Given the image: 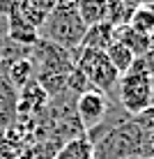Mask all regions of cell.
<instances>
[{
	"label": "cell",
	"instance_id": "10",
	"mask_svg": "<svg viewBox=\"0 0 154 159\" xmlns=\"http://www.w3.org/2000/svg\"><path fill=\"white\" fill-rule=\"evenodd\" d=\"M113 42H120L122 46H126V48H129V51L134 53L136 58H140V56H145V53L150 51L152 37L140 35V32H138V30H134L129 23H124V25H117V28H115Z\"/></svg>",
	"mask_w": 154,
	"mask_h": 159
},
{
	"label": "cell",
	"instance_id": "27",
	"mask_svg": "<svg viewBox=\"0 0 154 159\" xmlns=\"http://www.w3.org/2000/svg\"><path fill=\"white\" fill-rule=\"evenodd\" d=\"M147 5H150V9H152V12H154V2H147Z\"/></svg>",
	"mask_w": 154,
	"mask_h": 159
},
{
	"label": "cell",
	"instance_id": "18",
	"mask_svg": "<svg viewBox=\"0 0 154 159\" xmlns=\"http://www.w3.org/2000/svg\"><path fill=\"white\" fill-rule=\"evenodd\" d=\"M134 7H136V5L120 2V0H108V5H106V21H108L111 25H115V28H117V25L129 23Z\"/></svg>",
	"mask_w": 154,
	"mask_h": 159
},
{
	"label": "cell",
	"instance_id": "3",
	"mask_svg": "<svg viewBox=\"0 0 154 159\" xmlns=\"http://www.w3.org/2000/svg\"><path fill=\"white\" fill-rule=\"evenodd\" d=\"M76 69H81L83 76L87 79L90 88L111 95L117 88L120 74L115 72V67L108 62L103 51H90V48H76Z\"/></svg>",
	"mask_w": 154,
	"mask_h": 159
},
{
	"label": "cell",
	"instance_id": "22",
	"mask_svg": "<svg viewBox=\"0 0 154 159\" xmlns=\"http://www.w3.org/2000/svg\"><path fill=\"white\" fill-rule=\"evenodd\" d=\"M7 37V16L0 14V39H5Z\"/></svg>",
	"mask_w": 154,
	"mask_h": 159
},
{
	"label": "cell",
	"instance_id": "15",
	"mask_svg": "<svg viewBox=\"0 0 154 159\" xmlns=\"http://www.w3.org/2000/svg\"><path fill=\"white\" fill-rule=\"evenodd\" d=\"M106 5L108 0H78L76 2V12L85 25H95L106 21Z\"/></svg>",
	"mask_w": 154,
	"mask_h": 159
},
{
	"label": "cell",
	"instance_id": "7",
	"mask_svg": "<svg viewBox=\"0 0 154 159\" xmlns=\"http://www.w3.org/2000/svg\"><path fill=\"white\" fill-rule=\"evenodd\" d=\"M48 95L44 92V88L37 83V79H32L30 83H25L19 90V102H16V111L21 113H39L46 108Z\"/></svg>",
	"mask_w": 154,
	"mask_h": 159
},
{
	"label": "cell",
	"instance_id": "30",
	"mask_svg": "<svg viewBox=\"0 0 154 159\" xmlns=\"http://www.w3.org/2000/svg\"><path fill=\"white\" fill-rule=\"evenodd\" d=\"M150 159H154V157H150Z\"/></svg>",
	"mask_w": 154,
	"mask_h": 159
},
{
	"label": "cell",
	"instance_id": "14",
	"mask_svg": "<svg viewBox=\"0 0 154 159\" xmlns=\"http://www.w3.org/2000/svg\"><path fill=\"white\" fill-rule=\"evenodd\" d=\"M55 159H95V148L85 136H74L58 150Z\"/></svg>",
	"mask_w": 154,
	"mask_h": 159
},
{
	"label": "cell",
	"instance_id": "16",
	"mask_svg": "<svg viewBox=\"0 0 154 159\" xmlns=\"http://www.w3.org/2000/svg\"><path fill=\"white\" fill-rule=\"evenodd\" d=\"M103 53H106L108 62H111L113 67H115V72H117L120 76L129 72V67L134 65V60H136V56H134V53H131L126 46H122L120 42H113V44H111V46H108Z\"/></svg>",
	"mask_w": 154,
	"mask_h": 159
},
{
	"label": "cell",
	"instance_id": "4",
	"mask_svg": "<svg viewBox=\"0 0 154 159\" xmlns=\"http://www.w3.org/2000/svg\"><path fill=\"white\" fill-rule=\"evenodd\" d=\"M115 104L124 108L131 118L140 116L143 111L152 106L150 102V74L147 72H126L120 76L115 88Z\"/></svg>",
	"mask_w": 154,
	"mask_h": 159
},
{
	"label": "cell",
	"instance_id": "5",
	"mask_svg": "<svg viewBox=\"0 0 154 159\" xmlns=\"http://www.w3.org/2000/svg\"><path fill=\"white\" fill-rule=\"evenodd\" d=\"M30 62L35 67V76L46 74H62L69 76L76 69V51H67L62 46L39 39L30 51Z\"/></svg>",
	"mask_w": 154,
	"mask_h": 159
},
{
	"label": "cell",
	"instance_id": "25",
	"mask_svg": "<svg viewBox=\"0 0 154 159\" xmlns=\"http://www.w3.org/2000/svg\"><path fill=\"white\" fill-rule=\"evenodd\" d=\"M120 2H129V5H140V0H120Z\"/></svg>",
	"mask_w": 154,
	"mask_h": 159
},
{
	"label": "cell",
	"instance_id": "13",
	"mask_svg": "<svg viewBox=\"0 0 154 159\" xmlns=\"http://www.w3.org/2000/svg\"><path fill=\"white\" fill-rule=\"evenodd\" d=\"M0 76H2V79H7L9 85H12L14 90H21L25 83H30V81L35 79V67H32L30 58L16 60V62H12L9 67H5Z\"/></svg>",
	"mask_w": 154,
	"mask_h": 159
},
{
	"label": "cell",
	"instance_id": "8",
	"mask_svg": "<svg viewBox=\"0 0 154 159\" xmlns=\"http://www.w3.org/2000/svg\"><path fill=\"white\" fill-rule=\"evenodd\" d=\"M16 102H19V90H14L9 81L0 76V129L14 127L16 118H19Z\"/></svg>",
	"mask_w": 154,
	"mask_h": 159
},
{
	"label": "cell",
	"instance_id": "9",
	"mask_svg": "<svg viewBox=\"0 0 154 159\" xmlns=\"http://www.w3.org/2000/svg\"><path fill=\"white\" fill-rule=\"evenodd\" d=\"M113 35H115V25H111L108 21H101V23L87 25L83 42H81L78 48H90V51H106L113 44Z\"/></svg>",
	"mask_w": 154,
	"mask_h": 159
},
{
	"label": "cell",
	"instance_id": "1",
	"mask_svg": "<svg viewBox=\"0 0 154 159\" xmlns=\"http://www.w3.org/2000/svg\"><path fill=\"white\" fill-rule=\"evenodd\" d=\"M85 30L87 25L81 21L76 5L58 0L48 16L44 19V23L39 25V39H46L55 46L67 48V51H76L83 42Z\"/></svg>",
	"mask_w": 154,
	"mask_h": 159
},
{
	"label": "cell",
	"instance_id": "19",
	"mask_svg": "<svg viewBox=\"0 0 154 159\" xmlns=\"http://www.w3.org/2000/svg\"><path fill=\"white\" fill-rule=\"evenodd\" d=\"M35 79L48 97H60L62 92H67V76L62 74H46V76H35Z\"/></svg>",
	"mask_w": 154,
	"mask_h": 159
},
{
	"label": "cell",
	"instance_id": "2",
	"mask_svg": "<svg viewBox=\"0 0 154 159\" xmlns=\"http://www.w3.org/2000/svg\"><path fill=\"white\" fill-rule=\"evenodd\" d=\"M145 127L138 118H129L126 122L111 129L95 145V159H122L131 155H140Z\"/></svg>",
	"mask_w": 154,
	"mask_h": 159
},
{
	"label": "cell",
	"instance_id": "11",
	"mask_svg": "<svg viewBox=\"0 0 154 159\" xmlns=\"http://www.w3.org/2000/svg\"><path fill=\"white\" fill-rule=\"evenodd\" d=\"M58 0H21V5L16 7V16H21L23 21H28L32 28L39 30V25L44 23V19L48 16V12L53 9Z\"/></svg>",
	"mask_w": 154,
	"mask_h": 159
},
{
	"label": "cell",
	"instance_id": "26",
	"mask_svg": "<svg viewBox=\"0 0 154 159\" xmlns=\"http://www.w3.org/2000/svg\"><path fill=\"white\" fill-rule=\"evenodd\" d=\"M0 58H2V39H0Z\"/></svg>",
	"mask_w": 154,
	"mask_h": 159
},
{
	"label": "cell",
	"instance_id": "21",
	"mask_svg": "<svg viewBox=\"0 0 154 159\" xmlns=\"http://www.w3.org/2000/svg\"><path fill=\"white\" fill-rule=\"evenodd\" d=\"M140 60H143V67H145V72L152 76V74H154V48H150L145 56H140Z\"/></svg>",
	"mask_w": 154,
	"mask_h": 159
},
{
	"label": "cell",
	"instance_id": "23",
	"mask_svg": "<svg viewBox=\"0 0 154 159\" xmlns=\"http://www.w3.org/2000/svg\"><path fill=\"white\" fill-rule=\"evenodd\" d=\"M150 102H152V106H154V74L150 76Z\"/></svg>",
	"mask_w": 154,
	"mask_h": 159
},
{
	"label": "cell",
	"instance_id": "6",
	"mask_svg": "<svg viewBox=\"0 0 154 159\" xmlns=\"http://www.w3.org/2000/svg\"><path fill=\"white\" fill-rule=\"evenodd\" d=\"M108 108H111L108 95H103V92L90 88V90H85L83 95L76 97L74 113H76V120H78L81 129L90 131V129H95L97 125L103 120V116L108 113Z\"/></svg>",
	"mask_w": 154,
	"mask_h": 159
},
{
	"label": "cell",
	"instance_id": "29",
	"mask_svg": "<svg viewBox=\"0 0 154 159\" xmlns=\"http://www.w3.org/2000/svg\"><path fill=\"white\" fill-rule=\"evenodd\" d=\"M140 2H152V0H140Z\"/></svg>",
	"mask_w": 154,
	"mask_h": 159
},
{
	"label": "cell",
	"instance_id": "20",
	"mask_svg": "<svg viewBox=\"0 0 154 159\" xmlns=\"http://www.w3.org/2000/svg\"><path fill=\"white\" fill-rule=\"evenodd\" d=\"M21 5V0H0V14L2 16H12L14 12H16V7Z\"/></svg>",
	"mask_w": 154,
	"mask_h": 159
},
{
	"label": "cell",
	"instance_id": "28",
	"mask_svg": "<svg viewBox=\"0 0 154 159\" xmlns=\"http://www.w3.org/2000/svg\"><path fill=\"white\" fill-rule=\"evenodd\" d=\"M150 48H154V35H152V44H150Z\"/></svg>",
	"mask_w": 154,
	"mask_h": 159
},
{
	"label": "cell",
	"instance_id": "12",
	"mask_svg": "<svg viewBox=\"0 0 154 159\" xmlns=\"http://www.w3.org/2000/svg\"><path fill=\"white\" fill-rule=\"evenodd\" d=\"M7 39H12L16 44H23V46H35L39 42V30L32 28L28 21H23L21 16L12 14L7 19Z\"/></svg>",
	"mask_w": 154,
	"mask_h": 159
},
{
	"label": "cell",
	"instance_id": "17",
	"mask_svg": "<svg viewBox=\"0 0 154 159\" xmlns=\"http://www.w3.org/2000/svg\"><path fill=\"white\" fill-rule=\"evenodd\" d=\"M129 25H131L134 30H138L140 35L152 37V35H154V12L150 9V5H147V2L136 5L134 12H131Z\"/></svg>",
	"mask_w": 154,
	"mask_h": 159
},
{
	"label": "cell",
	"instance_id": "24",
	"mask_svg": "<svg viewBox=\"0 0 154 159\" xmlns=\"http://www.w3.org/2000/svg\"><path fill=\"white\" fill-rule=\"evenodd\" d=\"M122 159H147V157H143V155H131V157H122Z\"/></svg>",
	"mask_w": 154,
	"mask_h": 159
}]
</instances>
